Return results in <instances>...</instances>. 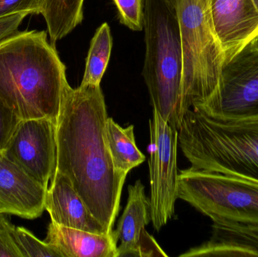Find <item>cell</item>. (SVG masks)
<instances>
[{
    "mask_svg": "<svg viewBox=\"0 0 258 257\" xmlns=\"http://www.w3.org/2000/svg\"><path fill=\"white\" fill-rule=\"evenodd\" d=\"M107 118L101 86H66L56 122V170L69 178L89 211L113 233L127 175L116 170L109 152Z\"/></svg>",
    "mask_w": 258,
    "mask_h": 257,
    "instance_id": "1",
    "label": "cell"
},
{
    "mask_svg": "<svg viewBox=\"0 0 258 257\" xmlns=\"http://www.w3.org/2000/svg\"><path fill=\"white\" fill-rule=\"evenodd\" d=\"M68 84L46 32H17L0 42V98L20 119L57 122Z\"/></svg>",
    "mask_w": 258,
    "mask_h": 257,
    "instance_id": "2",
    "label": "cell"
},
{
    "mask_svg": "<svg viewBox=\"0 0 258 257\" xmlns=\"http://www.w3.org/2000/svg\"><path fill=\"white\" fill-rule=\"evenodd\" d=\"M178 144L192 168L258 183V120L224 122L189 109Z\"/></svg>",
    "mask_w": 258,
    "mask_h": 257,
    "instance_id": "3",
    "label": "cell"
},
{
    "mask_svg": "<svg viewBox=\"0 0 258 257\" xmlns=\"http://www.w3.org/2000/svg\"><path fill=\"white\" fill-rule=\"evenodd\" d=\"M178 0H145L146 54L143 76L153 109L178 131L182 121L183 58Z\"/></svg>",
    "mask_w": 258,
    "mask_h": 257,
    "instance_id": "4",
    "label": "cell"
},
{
    "mask_svg": "<svg viewBox=\"0 0 258 257\" xmlns=\"http://www.w3.org/2000/svg\"><path fill=\"white\" fill-rule=\"evenodd\" d=\"M183 48L181 114L207 100L219 83L224 55L215 34L210 0H178Z\"/></svg>",
    "mask_w": 258,
    "mask_h": 257,
    "instance_id": "5",
    "label": "cell"
},
{
    "mask_svg": "<svg viewBox=\"0 0 258 257\" xmlns=\"http://www.w3.org/2000/svg\"><path fill=\"white\" fill-rule=\"evenodd\" d=\"M177 198L213 223L258 226V183L218 172L180 170Z\"/></svg>",
    "mask_w": 258,
    "mask_h": 257,
    "instance_id": "6",
    "label": "cell"
},
{
    "mask_svg": "<svg viewBox=\"0 0 258 257\" xmlns=\"http://www.w3.org/2000/svg\"><path fill=\"white\" fill-rule=\"evenodd\" d=\"M192 109L224 122L258 120V39L224 62L216 90Z\"/></svg>",
    "mask_w": 258,
    "mask_h": 257,
    "instance_id": "7",
    "label": "cell"
},
{
    "mask_svg": "<svg viewBox=\"0 0 258 257\" xmlns=\"http://www.w3.org/2000/svg\"><path fill=\"white\" fill-rule=\"evenodd\" d=\"M151 221L159 231L172 218L177 198L178 131L153 109L150 120Z\"/></svg>",
    "mask_w": 258,
    "mask_h": 257,
    "instance_id": "8",
    "label": "cell"
},
{
    "mask_svg": "<svg viewBox=\"0 0 258 257\" xmlns=\"http://www.w3.org/2000/svg\"><path fill=\"white\" fill-rule=\"evenodd\" d=\"M4 152L48 188L57 167L56 122L48 119H21Z\"/></svg>",
    "mask_w": 258,
    "mask_h": 257,
    "instance_id": "9",
    "label": "cell"
},
{
    "mask_svg": "<svg viewBox=\"0 0 258 257\" xmlns=\"http://www.w3.org/2000/svg\"><path fill=\"white\" fill-rule=\"evenodd\" d=\"M210 8L224 63L258 39V9L254 0H210Z\"/></svg>",
    "mask_w": 258,
    "mask_h": 257,
    "instance_id": "10",
    "label": "cell"
},
{
    "mask_svg": "<svg viewBox=\"0 0 258 257\" xmlns=\"http://www.w3.org/2000/svg\"><path fill=\"white\" fill-rule=\"evenodd\" d=\"M151 220V203L146 196L144 186L137 181L128 187V199L123 214L115 231L119 241L118 254L121 256H167L154 238L146 231Z\"/></svg>",
    "mask_w": 258,
    "mask_h": 257,
    "instance_id": "11",
    "label": "cell"
},
{
    "mask_svg": "<svg viewBox=\"0 0 258 257\" xmlns=\"http://www.w3.org/2000/svg\"><path fill=\"white\" fill-rule=\"evenodd\" d=\"M47 190L0 151V214L38 218L45 211Z\"/></svg>",
    "mask_w": 258,
    "mask_h": 257,
    "instance_id": "12",
    "label": "cell"
},
{
    "mask_svg": "<svg viewBox=\"0 0 258 257\" xmlns=\"http://www.w3.org/2000/svg\"><path fill=\"white\" fill-rule=\"evenodd\" d=\"M45 210L51 222L60 226L92 233H108L89 211L69 178L57 170L47 190Z\"/></svg>",
    "mask_w": 258,
    "mask_h": 257,
    "instance_id": "13",
    "label": "cell"
},
{
    "mask_svg": "<svg viewBox=\"0 0 258 257\" xmlns=\"http://www.w3.org/2000/svg\"><path fill=\"white\" fill-rule=\"evenodd\" d=\"M180 256H258V226L213 223L210 238Z\"/></svg>",
    "mask_w": 258,
    "mask_h": 257,
    "instance_id": "14",
    "label": "cell"
},
{
    "mask_svg": "<svg viewBox=\"0 0 258 257\" xmlns=\"http://www.w3.org/2000/svg\"><path fill=\"white\" fill-rule=\"evenodd\" d=\"M45 241L59 252L61 257H119L115 232L92 233L51 221Z\"/></svg>",
    "mask_w": 258,
    "mask_h": 257,
    "instance_id": "15",
    "label": "cell"
},
{
    "mask_svg": "<svg viewBox=\"0 0 258 257\" xmlns=\"http://www.w3.org/2000/svg\"><path fill=\"white\" fill-rule=\"evenodd\" d=\"M105 137L113 164L121 173L127 175L132 169L145 161V156L135 142L134 125L123 128L108 117L105 125Z\"/></svg>",
    "mask_w": 258,
    "mask_h": 257,
    "instance_id": "16",
    "label": "cell"
},
{
    "mask_svg": "<svg viewBox=\"0 0 258 257\" xmlns=\"http://www.w3.org/2000/svg\"><path fill=\"white\" fill-rule=\"evenodd\" d=\"M84 0H45L42 14L51 43L63 39L83 20Z\"/></svg>",
    "mask_w": 258,
    "mask_h": 257,
    "instance_id": "17",
    "label": "cell"
},
{
    "mask_svg": "<svg viewBox=\"0 0 258 257\" xmlns=\"http://www.w3.org/2000/svg\"><path fill=\"white\" fill-rule=\"evenodd\" d=\"M113 39L107 23L101 24L91 41L84 75L80 85L101 86L111 55Z\"/></svg>",
    "mask_w": 258,
    "mask_h": 257,
    "instance_id": "18",
    "label": "cell"
},
{
    "mask_svg": "<svg viewBox=\"0 0 258 257\" xmlns=\"http://www.w3.org/2000/svg\"><path fill=\"white\" fill-rule=\"evenodd\" d=\"M14 237L23 257H61L54 247L38 239L33 233L24 227L14 229Z\"/></svg>",
    "mask_w": 258,
    "mask_h": 257,
    "instance_id": "19",
    "label": "cell"
},
{
    "mask_svg": "<svg viewBox=\"0 0 258 257\" xmlns=\"http://www.w3.org/2000/svg\"><path fill=\"white\" fill-rule=\"evenodd\" d=\"M119 13V21L134 31L144 29V5L143 0H113Z\"/></svg>",
    "mask_w": 258,
    "mask_h": 257,
    "instance_id": "20",
    "label": "cell"
},
{
    "mask_svg": "<svg viewBox=\"0 0 258 257\" xmlns=\"http://www.w3.org/2000/svg\"><path fill=\"white\" fill-rule=\"evenodd\" d=\"M45 0H0V18L18 13L39 15Z\"/></svg>",
    "mask_w": 258,
    "mask_h": 257,
    "instance_id": "21",
    "label": "cell"
},
{
    "mask_svg": "<svg viewBox=\"0 0 258 257\" xmlns=\"http://www.w3.org/2000/svg\"><path fill=\"white\" fill-rule=\"evenodd\" d=\"M15 227L0 214V257H23L14 237Z\"/></svg>",
    "mask_w": 258,
    "mask_h": 257,
    "instance_id": "22",
    "label": "cell"
},
{
    "mask_svg": "<svg viewBox=\"0 0 258 257\" xmlns=\"http://www.w3.org/2000/svg\"><path fill=\"white\" fill-rule=\"evenodd\" d=\"M21 120L0 98V151L4 150Z\"/></svg>",
    "mask_w": 258,
    "mask_h": 257,
    "instance_id": "23",
    "label": "cell"
},
{
    "mask_svg": "<svg viewBox=\"0 0 258 257\" xmlns=\"http://www.w3.org/2000/svg\"><path fill=\"white\" fill-rule=\"evenodd\" d=\"M27 15L26 13H18L0 18V42L16 33Z\"/></svg>",
    "mask_w": 258,
    "mask_h": 257,
    "instance_id": "24",
    "label": "cell"
},
{
    "mask_svg": "<svg viewBox=\"0 0 258 257\" xmlns=\"http://www.w3.org/2000/svg\"><path fill=\"white\" fill-rule=\"evenodd\" d=\"M254 3H255L256 6H257L258 9V0H254Z\"/></svg>",
    "mask_w": 258,
    "mask_h": 257,
    "instance_id": "25",
    "label": "cell"
}]
</instances>
